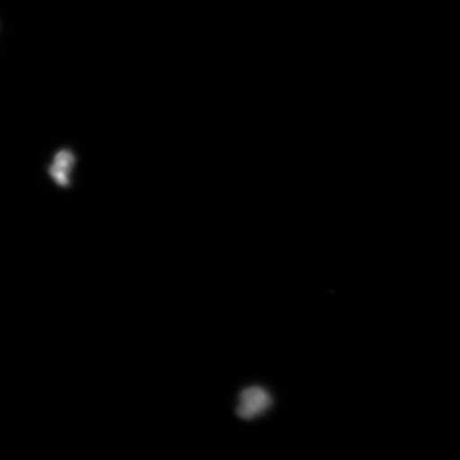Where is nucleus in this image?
I'll list each match as a JSON object with an SVG mask.
<instances>
[{
    "label": "nucleus",
    "instance_id": "f257e3e1",
    "mask_svg": "<svg viewBox=\"0 0 460 460\" xmlns=\"http://www.w3.org/2000/svg\"><path fill=\"white\" fill-rule=\"evenodd\" d=\"M273 404L269 391L261 386H251L241 391L237 406V416L243 420H252L263 415Z\"/></svg>",
    "mask_w": 460,
    "mask_h": 460
},
{
    "label": "nucleus",
    "instance_id": "f03ea898",
    "mask_svg": "<svg viewBox=\"0 0 460 460\" xmlns=\"http://www.w3.org/2000/svg\"><path fill=\"white\" fill-rule=\"evenodd\" d=\"M75 164V157L70 151H61L56 155L53 164L50 165L51 178L62 187L70 182V175Z\"/></svg>",
    "mask_w": 460,
    "mask_h": 460
}]
</instances>
